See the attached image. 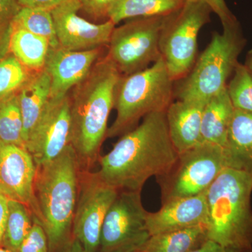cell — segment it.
Returning a JSON list of instances; mask_svg holds the SVG:
<instances>
[{
	"label": "cell",
	"mask_w": 252,
	"mask_h": 252,
	"mask_svg": "<svg viewBox=\"0 0 252 252\" xmlns=\"http://www.w3.org/2000/svg\"><path fill=\"white\" fill-rule=\"evenodd\" d=\"M178 157L165 112L152 113L123 135L110 152L100 156L97 173L117 190L142 191L149 178L166 173Z\"/></svg>",
	"instance_id": "cell-1"
},
{
	"label": "cell",
	"mask_w": 252,
	"mask_h": 252,
	"mask_svg": "<svg viewBox=\"0 0 252 252\" xmlns=\"http://www.w3.org/2000/svg\"><path fill=\"white\" fill-rule=\"evenodd\" d=\"M121 76L114 64L102 56L89 75L69 93L71 146L82 170H91L98 162Z\"/></svg>",
	"instance_id": "cell-2"
},
{
	"label": "cell",
	"mask_w": 252,
	"mask_h": 252,
	"mask_svg": "<svg viewBox=\"0 0 252 252\" xmlns=\"http://www.w3.org/2000/svg\"><path fill=\"white\" fill-rule=\"evenodd\" d=\"M81 170L71 145L52 161L37 167L34 193L38 220L47 235L49 252L66 250L72 243Z\"/></svg>",
	"instance_id": "cell-3"
},
{
	"label": "cell",
	"mask_w": 252,
	"mask_h": 252,
	"mask_svg": "<svg viewBox=\"0 0 252 252\" xmlns=\"http://www.w3.org/2000/svg\"><path fill=\"white\" fill-rule=\"evenodd\" d=\"M252 176L226 167L206 191L207 239L235 250L252 246Z\"/></svg>",
	"instance_id": "cell-4"
},
{
	"label": "cell",
	"mask_w": 252,
	"mask_h": 252,
	"mask_svg": "<svg viewBox=\"0 0 252 252\" xmlns=\"http://www.w3.org/2000/svg\"><path fill=\"white\" fill-rule=\"evenodd\" d=\"M174 82L162 58L143 70L121 76L114 94L117 116L107 138L132 130L148 114L166 112L173 102Z\"/></svg>",
	"instance_id": "cell-5"
},
{
	"label": "cell",
	"mask_w": 252,
	"mask_h": 252,
	"mask_svg": "<svg viewBox=\"0 0 252 252\" xmlns=\"http://www.w3.org/2000/svg\"><path fill=\"white\" fill-rule=\"evenodd\" d=\"M245 44L238 21L223 26L221 33H214L210 44L177 88V98L206 104L224 90Z\"/></svg>",
	"instance_id": "cell-6"
},
{
	"label": "cell",
	"mask_w": 252,
	"mask_h": 252,
	"mask_svg": "<svg viewBox=\"0 0 252 252\" xmlns=\"http://www.w3.org/2000/svg\"><path fill=\"white\" fill-rule=\"evenodd\" d=\"M226 167L224 148L216 144L200 142L179 154L171 168L157 177L162 203L205 193Z\"/></svg>",
	"instance_id": "cell-7"
},
{
	"label": "cell",
	"mask_w": 252,
	"mask_h": 252,
	"mask_svg": "<svg viewBox=\"0 0 252 252\" xmlns=\"http://www.w3.org/2000/svg\"><path fill=\"white\" fill-rule=\"evenodd\" d=\"M212 12L200 0H187L169 16L160 35V51L174 81L185 79L195 64L199 32L210 22Z\"/></svg>",
	"instance_id": "cell-8"
},
{
	"label": "cell",
	"mask_w": 252,
	"mask_h": 252,
	"mask_svg": "<svg viewBox=\"0 0 252 252\" xmlns=\"http://www.w3.org/2000/svg\"><path fill=\"white\" fill-rule=\"evenodd\" d=\"M170 15L134 18L114 28L105 56L122 75L140 72L161 59L160 38Z\"/></svg>",
	"instance_id": "cell-9"
},
{
	"label": "cell",
	"mask_w": 252,
	"mask_h": 252,
	"mask_svg": "<svg viewBox=\"0 0 252 252\" xmlns=\"http://www.w3.org/2000/svg\"><path fill=\"white\" fill-rule=\"evenodd\" d=\"M149 212L138 190H119L104 218L99 242L101 252H137L150 238Z\"/></svg>",
	"instance_id": "cell-10"
},
{
	"label": "cell",
	"mask_w": 252,
	"mask_h": 252,
	"mask_svg": "<svg viewBox=\"0 0 252 252\" xmlns=\"http://www.w3.org/2000/svg\"><path fill=\"white\" fill-rule=\"evenodd\" d=\"M119 191L97 172L81 170L72 235L86 251L97 252L99 249L104 218Z\"/></svg>",
	"instance_id": "cell-11"
},
{
	"label": "cell",
	"mask_w": 252,
	"mask_h": 252,
	"mask_svg": "<svg viewBox=\"0 0 252 252\" xmlns=\"http://www.w3.org/2000/svg\"><path fill=\"white\" fill-rule=\"evenodd\" d=\"M71 145L70 100L69 94L50 98L44 112L25 144L36 166L56 159Z\"/></svg>",
	"instance_id": "cell-12"
},
{
	"label": "cell",
	"mask_w": 252,
	"mask_h": 252,
	"mask_svg": "<svg viewBox=\"0 0 252 252\" xmlns=\"http://www.w3.org/2000/svg\"><path fill=\"white\" fill-rule=\"evenodd\" d=\"M81 9V0H68L51 11L60 46L75 51L107 47L116 25L89 22L77 14Z\"/></svg>",
	"instance_id": "cell-13"
},
{
	"label": "cell",
	"mask_w": 252,
	"mask_h": 252,
	"mask_svg": "<svg viewBox=\"0 0 252 252\" xmlns=\"http://www.w3.org/2000/svg\"><path fill=\"white\" fill-rule=\"evenodd\" d=\"M36 172L35 162L26 148L0 144V192L9 200L27 205L38 220L34 193Z\"/></svg>",
	"instance_id": "cell-14"
},
{
	"label": "cell",
	"mask_w": 252,
	"mask_h": 252,
	"mask_svg": "<svg viewBox=\"0 0 252 252\" xmlns=\"http://www.w3.org/2000/svg\"><path fill=\"white\" fill-rule=\"evenodd\" d=\"M104 49L75 51L61 46L56 49L51 48L44 67L51 77L50 98L67 95L73 88L84 80L102 57Z\"/></svg>",
	"instance_id": "cell-15"
},
{
	"label": "cell",
	"mask_w": 252,
	"mask_h": 252,
	"mask_svg": "<svg viewBox=\"0 0 252 252\" xmlns=\"http://www.w3.org/2000/svg\"><path fill=\"white\" fill-rule=\"evenodd\" d=\"M206 192L195 196L172 199L160 210L149 212L147 228L151 236L207 223Z\"/></svg>",
	"instance_id": "cell-16"
},
{
	"label": "cell",
	"mask_w": 252,
	"mask_h": 252,
	"mask_svg": "<svg viewBox=\"0 0 252 252\" xmlns=\"http://www.w3.org/2000/svg\"><path fill=\"white\" fill-rule=\"evenodd\" d=\"M205 105L200 102L177 99L170 104L165 112L169 135L179 154L200 143Z\"/></svg>",
	"instance_id": "cell-17"
},
{
	"label": "cell",
	"mask_w": 252,
	"mask_h": 252,
	"mask_svg": "<svg viewBox=\"0 0 252 252\" xmlns=\"http://www.w3.org/2000/svg\"><path fill=\"white\" fill-rule=\"evenodd\" d=\"M51 86V77L44 68L39 72H32L17 93L23 117L25 144L49 102Z\"/></svg>",
	"instance_id": "cell-18"
},
{
	"label": "cell",
	"mask_w": 252,
	"mask_h": 252,
	"mask_svg": "<svg viewBox=\"0 0 252 252\" xmlns=\"http://www.w3.org/2000/svg\"><path fill=\"white\" fill-rule=\"evenodd\" d=\"M224 150L228 167L252 176V113L235 109Z\"/></svg>",
	"instance_id": "cell-19"
},
{
	"label": "cell",
	"mask_w": 252,
	"mask_h": 252,
	"mask_svg": "<svg viewBox=\"0 0 252 252\" xmlns=\"http://www.w3.org/2000/svg\"><path fill=\"white\" fill-rule=\"evenodd\" d=\"M234 111L227 87L209 99L202 116L200 142L224 148Z\"/></svg>",
	"instance_id": "cell-20"
},
{
	"label": "cell",
	"mask_w": 252,
	"mask_h": 252,
	"mask_svg": "<svg viewBox=\"0 0 252 252\" xmlns=\"http://www.w3.org/2000/svg\"><path fill=\"white\" fill-rule=\"evenodd\" d=\"M50 49L49 41L46 38L12 26L10 54L30 71L39 72L44 69Z\"/></svg>",
	"instance_id": "cell-21"
},
{
	"label": "cell",
	"mask_w": 252,
	"mask_h": 252,
	"mask_svg": "<svg viewBox=\"0 0 252 252\" xmlns=\"http://www.w3.org/2000/svg\"><path fill=\"white\" fill-rule=\"evenodd\" d=\"M207 239L206 224L195 225L151 236L144 252H189Z\"/></svg>",
	"instance_id": "cell-22"
},
{
	"label": "cell",
	"mask_w": 252,
	"mask_h": 252,
	"mask_svg": "<svg viewBox=\"0 0 252 252\" xmlns=\"http://www.w3.org/2000/svg\"><path fill=\"white\" fill-rule=\"evenodd\" d=\"M182 6L172 0H118L106 18L117 25L126 19L166 16Z\"/></svg>",
	"instance_id": "cell-23"
},
{
	"label": "cell",
	"mask_w": 252,
	"mask_h": 252,
	"mask_svg": "<svg viewBox=\"0 0 252 252\" xmlns=\"http://www.w3.org/2000/svg\"><path fill=\"white\" fill-rule=\"evenodd\" d=\"M33 225V214L27 205L9 200V215L6 220L1 247L17 252Z\"/></svg>",
	"instance_id": "cell-24"
},
{
	"label": "cell",
	"mask_w": 252,
	"mask_h": 252,
	"mask_svg": "<svg viewBox=\"0 0 252 252\" xmlns=\"http://www.w3.org/2000/svg\"><path fill=\"white\" fill-rule=\"evenodd\" d=\"M11 25L13 27L22 28L46 38L53 49L60 47L54 18L50 11L21 7L11 21Z\"/></svg>",
	"instance_id": "cell-25"
},
{
	"label": "cell",
	"mask_w": 252,
	"mask_h": 252,
	"mask_svg": "<svg viewBox=\"0 0 252 252\" xmlns=\"http://www.w3.org/2000/svg\"><path fill=\"white\" fill-rule=\"evenodd\" d=\"M23 121L17 94L0 101V144L25 148Z\"/></svg>",
	"instance_id": "cell-26"
},
{
	"label": "cell",
	"mask_w": 252,
	"mask_h": 252,
	"mask_svg": "<svg viewBox=\"0 0 252 252\" xmlns=\"http://www.w3.org/2000/svg\"><path fill=\"white\" fill-rule=\"evenodd\" d=\"M16 57L9 54L0 61V101L18 91L26 84L32 74Z\"/></svg>",
	"instance_id": "cell-27"
},
{
	"label": "cell",
	"mask_w": 252,
	"mask_h": 252,
	"mask_svg": "<svg viewBox=\"0 0 252 252\" xmlns=\"http://www.w3.org/2000/svg\"><path fill=\"white\" fill-rule=\"evenodd\" d=\"M227 90L235 109L252 113V77L245 64L238 63Z\"/></svg>",
	"instance_id": "cell-28"
},
{
	"label": "cell",
	"mask_w": 252,
	"mask_h": 252,
	"mask_svg": "<svg viewBox=\"0 0 252 252\" xmlns=\"http://www.w3.org/2000/svg\"><path fill=\"white\" fill-rule=\"evenodd\" d=\"M17 252H49L47 235L40 222L33 216V225Z\"/></svg>",
	"instance_id": "cell-29"
},
{
	"label": "cell",
	"mask_w": 252,
	"mask_h": 252,
	"mask_svg": "<svg viewBox=\"0 0 252 252\" xmlns=\"http://www.w3.org/2000/svg\"><path fill=\"white\" fill-rule=\"evenodd\" d=\"M118 0H81V9L93 18H106L107 11Z\"/></svg>",
	"instance_id": "cell-30"
},
{
	"label": "cell",
	"mask_w": 252,
	"mask_h": 252,
	"mask_svg": "<svg viewBox=\"0 0 252 252\" xmlns=\"http://www.w3.org/2000/svg\"><path fill=\"white\" fill-rule=\"evenodd\" d=\"M208 5L212 12L220 18L222 26L234 24L238 22L236 17L228 9L225 0H200Z\"/></svg>",
	"instance_id": "cell-31"
},
{
	"label": "cell",
	"mask_w": 252,
	"mask_h": 252,
	"mask_svg": "<svg viewBox=\"0 0 252 252\" xmlns=\"http://www.w3.org/2000/svg\"><path fill=\"white\" fill-rule=\"evenodd\" d=\"M67 1L68 0H17L18 4L21 7L45 10L50 12Z\"/></svg>",
	"instance_id": "cell-32"
},
{
	"label": "cell",
	"mask_w": 252,
	"mask_h": 252,
	"mask_svg": "<svg viewBox=\"0 0 252 252\" xmlns=\"http://www.w3.org/2000/svg\"><path fill=\"white\" fill-rule=\"evenodd\" d=\"M21 8L17 0H0V26L11 23Z\"/></svg>",
	"instance_id": "cell-33"
},
{
	"label": "cell",
	"mask_w": 252,
	"mask_h": 252,
	"mask_svg": "<svg viewBox=\"0 0 252 252\" xmlns=\"http://www.w3.org/2000/svg\"><path fill=\"white\" fill-rule=\"evenodd\" d=\"M245 250H235L223 246L213 240L207 239L203 244L189 252H250Z\"/></svg>",
	"instance_id": "cell-34"
},
{
	"label": "cell",
	"mask_w": 252,
	"mask_h": 252,
	"mask_svg": "<svg viewBox=\"0 0 252 252\" xmlns=\"http://www.w3.org/2000/svg\"><path fill=\"white\" fill-rule=\"evenodd\" d=\"M11 31V23L0 26V61L10 54L9 44Z\"/></svg>",
	"instance_id": "cell-35"
},
{
	"label": "cell",
	"mask_w": 252,
	"mask_h": 252,
	"mask_svg": "<svg viewBox=\"0 0 252 252\" xmlns=\"http://www.w3.org/2000/svg\"><path fill=\"white\" fill-rule=\"evenodd\" d=\"M9 199L0 192V246L1 245L5 226L9 215Z\"/></svg>",
	"instance_id": "cell-36"
},
{
	"label": "cell",
	"mask_w": 252,
	"mask_h": 252,
	"mask_svg": "<svg viewBox=\"0 0 252 252\" xmlns=\"http://www.w3.org/2000/svg\"><path fill=\"white\" fill-rule=\"evenodd\" d=\"M65 252H90L86 251L81 244L76 239L73 238L72 243L68 246Z\"/></svg>",
	"instance_id": "cell-37"
},
{
	"label": "cell",
	"mask_w": 252,
	"mask_h": 252,
	"mask_svg": "<svg viewBox=\"0 0 252 252\" xmlns=\"http://www.w3.org/2000/svg\"><path fill=\"white\" fill-rule=\"evenodd\" d=\"M245 66L250 73L252 77V49L250 50L246 56V59H245Z\"/></svg>",
	"instance_id": "cell-38"
},
{
	"label": "cell",
	"mask_w": 252,
	"mask_h": 252,
	"mask_svg": "<svg viewBox=\"0 0 252 252\" xmlns=\"http://www.w3.org/2000/svg\"><path fill=\"white\" fill-rule=\"evenodd\" d=\"M172 1H175V2L180 5V6H183V4H185L187 0H172Z\"/></svg>",
	"instance_id": "cell-39"
},
{
	"label": "cell",
	"mask_w": 252,
	"mask_h": 252,
	"mask_svg": "<svg viewBox=\"0 0 252 252\" xmlns=\"http://www.w3.org/2000/svg\"><path fill=\"white\" fill-rule=\"evenodd\" d=\"M0 252H12L9 251V250H6V249L3 248V247L0 246Z\"/></svg>",
	"instance_id": "cell-40"
},
{
	"label": "cell",
	"mask_w": 252,
	"mask_h": 252,
	"mask_svg": "<svg viewBox=\"0 0 252 252\" xmlns=\"http://www.w3.org/2000/svg\"><path fill=\"white\" fill-rule=\"evenodd\" d=\"M144 252L140 251V252Z\"/></svg>",
	"instance_id": "cell-41"
}]
</instances>
